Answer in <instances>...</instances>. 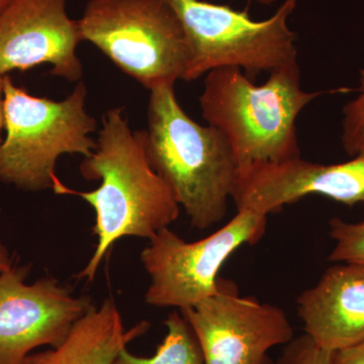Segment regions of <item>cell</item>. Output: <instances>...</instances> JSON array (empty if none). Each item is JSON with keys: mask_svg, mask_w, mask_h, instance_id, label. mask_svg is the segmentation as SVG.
I'll return each instance as SVG.
<instances>
[{"mask_svg": "<svg viewBox=\"0 0 364 364\" xmlns=\"http://www.w3.org/2000/svg\"><path fill=\"white\" fill-rule=\"evenodd\" d=\"M181 20L188 43L184 81L222 68L238 67L248 78L298 61L296 36L287 18L296 0H284L272 18L251 20L247 11L202 0H166Z\"/></svg>", "mask_w": 364, "mask_h": 364, "instance_id": "cell-6", "label": "cell"}, {"mask_svg": "<svg viewBox=\"0 0 364 364\" xmlns=\"http://www.w3.org/2000/svg\"><path fill=\"white\" fill-rule=\"evenodd\" d=\"M79 172L88 181H100V188L78 191L55 177L57 195L79 196L95 212L93 234L97 245L78 279L92 282L109 248L124 237L152 239L178 219L181 205L173 191L148 159L145 131H132L121 107L102 117L97 148L83 158Z\"/></svg>", "mask_w": 364, "mask_h": 364, "instance_id": "cell-1", "label": "cell"}, {"mask_svg": "<svg viewBox=\"0 0 364 364\" xmlns=\"http://www.w3.org/2000/svg\"><path fill=\"white\" fill-rule=\"evenodd\" d=\"M4 76L0 74V147H1L4 140H2L1 132L4 128V105H2V100H4Z\"/></svg>", "mask_w": 364, "mask_h": 364, "instance_id": "cell-20", "label": "cell"}, {"mask_svg": "<svg viewBox=\"0 0 364 364\" xmlns=\"http://www.w3.org/2000/svg\"><path fill=\"white\" fill-rule=\"evenodd\" d=\"M358 97L343 107L341 143L345 152L351 157L364 153V68L360 70Z\"/></svg>", "mask_w": 364, "mask_h": 364, "instance_id": "cell-16", "label": "cell"}, {"mask_svg": "<svg viewBox=\"0 0 364 364\" xmlns=\"http://www.w3.org/2000/svg\"><path fill=\"white\" fill-rule=\"evenodd\" d=\"M255 1L259 2L261 4H265V6H269V4H272L277 0H255Z\"/></svg>", "mask_w": 364, "mask_h": 364, "instance_id": "cell-21", "label": "cell"}, {"mask_svg": "<svg viewBox=\"0 0 364 364\" xmlns=\"http://www.w3.org/2000/svg\"><path fill=\"white\" fill-rule=\"evenodd\" d=\"M329 235L335 243L330 261L364 264V221L350 223L333 218L329 222Z\"/></svg>", "mask_w": 364, "mask_h": 364, "instance_id": "cell-15", "label": "cell"}, {"mask_svg": "<svg viewBox=\"0 0 364 364\" xmlns=\"http://www.w3.org/2000/svg\"><path fill=\"white\" fill-rule=\"evenodd\" d=\"M333 356L334 352L318 346L305 333L284 345L274 364H333Z\"/></svg>", "mask_w": 364, "mask_h": 364, "instance_id": "cell-17", "label": "cell"}, {"mask_svg": "<svg viewBox=\"0 0 364 364\" xmlns=\"http://www.w3.org/2000/svg\"><path fill=\"white\" fill-rule=\"evenodd\" d=\"M30 267H13L0 274V364H25L41 346H59L93 305L55 277L26 284Z\"/></svg>", "mask_w": 364, "mask_h": 364, "instance_id": "cell-9", "label": "cell"}, {"mask_svg": "<svg viewBox=\"0 0 364 364\" xmlns=\"http://www.w3.org/2000/svg\"><path fill=\"white\" fill-rule=\"evenodd\" d=\"M81 41L66 0H11L0 11V74L50 64L52 75L80 81L76 48Z\"/></svg>", "mask_w": 364, "mask_h": 364, "instance_id": "cell-10", "label": "cell"}, {"mask_svg": "<svg viewBox=\"0 0 364 364\" xmlns=\"http://www.w3.org/2000/svg\"><path fill=\"white\" fill-rule=\"evenodd\" d=\"M87 88L78 81L65 100L30 95L4 76L6 136L0 147V181L28 191L53 188L57 161L64 154L90 157L97 119L85 111Z\"/></svg>", "mask_w": 364, "mask_h": 364, "instance_id": "cell-4", "label": "cell"}, {"mask_svg": "<svg viewBox=\"0 0 364 364\" xmlns=\"http://www.w3.org/2000/svg\"><path fill=\"white\" fill-rule=\"evenodd\" d=\"M11 0H0V11L11 2Z\"/></svg>", "mask_w": 364, "mask_h": 364, "instance_id": "cell-22", "label": "cell"}, {"mask_svg": "<svg viewBox=\"0 0 364 364\" xmlns=\"http://www.w3.org/2000/svg\"><path fill=\"white\" fill-rule=\"evenodd\" d=\"M147 321L127 331L114 299L91 306L59 346L30 354L25 364H114L119 352L149 330Z\"/></svg>", "mask_w": 364, "mask_h": 364, "instance_id": "cell-13", "label": "cell"}, {"mask_svg": "<svg viewBox=\"0 0 364 364\" xmlns=\"http://www.w3.org/2000/svg\"><path fill=\"white\" fill-rule=\"evenodd\" d=\"M78 25L82 41L147 90L186 78L188 38L166 0H90Z\"/></svg>", "mask_w": 364, "mask_h": 364, "instance_id": "cell-5", "label": "cell"}, {"mask_svg": "<svg viewBox=\"0 0 364 364\" xmlns=\"http://www.w3.org/2000/svg\"><path fill=\"white\" fill-rule=\"evenodd\" d=\"M304 330L322 348L341 350L364 341V264L339 262L296 299Z\"/></svg>", "mask_w": 364, "mask_h": 364, "instance_id": "cell-12", "label": "cell"}, {"mask_svg": "<svg viewBox=\"0 0 364 364\" xmlns=\"http://www.w3.org/2000/svg\"><path fill=\"white\" fill-rule=\"evenodd\" d=\"M309 196L364 207V153L338 164L298 159L254 166L239 174L233 200L237 210L267 215Z\"/></svg>", "mask_w": 364, "mask_h": 364, "instance_id": "cell-11", "label": "cell"}, {"mask_svg": "<svg viewBox=\"0 0 364 364\" xmlns=\"http://www.w3.org/2000/svg\"><path fill=\"white\" fill-rule=\"evenodd\" d=\"M151 91L145 148L155 171L173 191L191 226L207 230L226 217L238 167L226 136L182 109L174 85Z\"/></svg>", "mask_w": 364, "mask_h": 364, "instance_id": "cell-3", "label": "cell"}, {"mask_svg": "<svg viewBox=\"0 0 364 364\" xmlns=\"http://www.w3.org/2000/svg\"><path fill=\"white\" fill-rule=\"evenodd\" d=\"M178 311L198 337L205 364H274L268 351L294 338L284 310L241 296L223 279L214 296Z\"/></svg>", "mask_w": 364, "mask_h": 364, "instance_id": "cell-8", "label": "cell"}, {"mask_svg": "<svg viewBox=\"0 0 364 364\" xmlns=\"http://www.w3.org/2000/svg\"><path fill=\"white\" fill-rule=\"evenodd\" d=\"M333 364H364V341L335 351Z\"/></svg>", "mask_w": 364, "mask_h": 364, "instance_id": "cell-18", "label": "cell"}, {"mask_svg": "<svg viewBox=\"0 0 364 364\" xmlns=\"http://www.w3.org/2000/svg\"><path fill=\"white\" fill-rule=\"evenodd\" d=\"M14 264V259L9 249L4 245V242L0 240V274L9 269Z\"/></svg>", "mask_w": 364, "mask_h": 364, "instance_id": "cell-19", "label": "cell"}, {"mask_svg": "<svg viewBox=\"0 0 364 364\" xmlns=\"http://www.w3.org/2000/svg\"><path fill=\"white\" fill-rule=\"evenodd\" d=\"M323 93L301 88L298 61L272 71L261 85L238 67H222L207 73L200 105L208 124L226 136L241 174L301 158L296 119Z\"/></svg>", "mask_w": 364, "mask_h": 364, "instance_id": "cell-2", "label": "cell"}, {"mask_svg": "<svg viewBox=\"0 0 364 364\" xmlns=\"http://www.w3.org/2000/svg\"><path fill=\"white\" fill-rule=\"evenodd\" d=\"M164 324L166 336L152 358H140L124 348L114 364H205L198 337L179 311L170 313Z\"/></svg>", "mask_w": 364, "mask_h": 364, "instance_id": "cell-14", "label": "cell"}, {"mask_svg": "<svg viewBox=\"0 0 364 364\" xmlns=\"http://www.w3.org/2000/svg\"><path fill=\"white\" fill-rule=\"evenodd\" d=\"M267 215L252 210L237 214L198 241L183 240L170 228L158 232L141 253L150 277L145 301L155 308H191L220 289V270L243 245H254L267 232Z\"/></svg>", "mask_w": 364, "mask_h": 364, "instance_id": "cell-7", "label": "cell"}]
</instances>
